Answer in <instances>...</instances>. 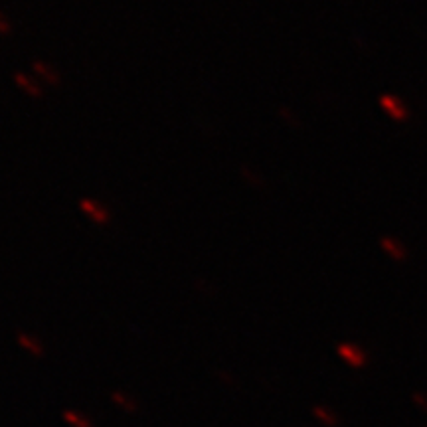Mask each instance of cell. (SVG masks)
Instances as JSON below:
<instances>
[{"instance_id":"1","label":"cell","mask_w":427,"mask_h":427,"mask_svg":"<svg viewBox=\"0 0 427 427\" xmlns=\"http://www.w3.org/2000/svg\"><path fill=\"white\" fill-rule=\"evenodd\" d=\"M380 107L386 111V115H390L398 123L409 119V109L398 95H382L380 97Z\"/></svg>"},{"instance_id":"2","label":"cell","mask_w":427,"mask_h":427,"mask_svg":"<svg viewBox=\"0 0 427 427\" xmlns=\"http://www.w3.org/2000/svg\"><path fill=\"white\" fill-rule=\"evenodd\" d=\"M339 354L342 360L346 362L352 368H364L368 364V356L362 351L360 346L352 344V342H344L339 346Z\"/></svg>"},{"instance_id":"3","label":"cell","mask_w":427,"mask_h":427,"mask_svg":"<svg viewBox=\"0 0 427 427\" xmlns=\"http://www.w3.org/2000/svg\"><path fill=\"white\" fill-rule=\"evenodd\" d=\"M380 245H382L384 252L388 253L392 259H395V262H405L407 259V250H405L402 241L394 240V238H382Z\"/></svg>"},{"instance_id":"4","label":"cell","mask_w":427,"mask_h":427,"mask_svg":"<svg viewBox=\"0 0 427 427\" xmlns=\"http://www.w3.org/2000/svg\"><path fill=\"white\" fill-rule=\"evenodd\" d=\"M18 342L22 344L26 351L32 352L34 356H42L44 354V346H42V342L36 339V337H30L26 332H18Z\"/></svg>"},{"instance_id":"5","label":"cell","mask_w":427,"mask_h":427,"mask_svg":"<svg viewBox=\"0 0 427 427\" xmlns=\"http://www.w3.org/2000/svg\"><path fill=\"white\" fill-rule=\"evenodd\" d=\"M313 414H315V417L320 419L327 427H339V417H337V414H334L332 409H329V407H325V405H315V407H313Z\"/></svg>"},{"instance_id":"6","label":"cell","mask_w":427,"mask_h":427,"mask_svg":"<svg viewBox=\"0 0 427 427\" xmlns=\"http://www.w3.org/2000/svg\"><path fill=\"white\" fill-rule=\"evenodd\" d=\"M81 210L86 212V214H89L91 218L95 219V222H99V224H105L107 222V212L103 208H99V204H95V202H91V200H81Z\"/></svg>"},{"instance_id":"7","label":"cell","mask_w":427,"mask_h":427,"mask_svg":"<svg viewBox=\"0 0 427 427\" xmlns=\"http://www.w3.org/2000/svg\"><path fill=\"white\" fill-rule=\"evenodd\" d=\"M14 79H16V83H18L28 95H34V97H40V95H42V89L38 88V83H36L34 79H30V77H26L24 74H16Z\"/></svg>"},{"instance_id":"8","label":"cell","mask_w":427,"mask_h":427,"mask_svg":"<svg viewBox=\"0 0 427 427\" xmlns=\"http://www.w3.org/2000/svg\"><path fill=\"white\" fill-rule=\"evenodd\" d=\"M64 417H66L67 423H72L74 427H93L91 419L83 416V414H79V412L67 409V412H64Z\"/></svg>"},{"instance_id":"9","label":"cell","mask_w":427,"mask_h":427,"mask_svg":"<svg viewBox=\"0 0 427 427\" xmlns=\"http://www.w3.org/2000/svg\"><path fill=\"white\" fill-rule=\"evenodd\" d=\"M111 400L117 405H121L123 409H127V412H137V404L133 402L129 395L121 394V392H113V394H111Z\"/></svg>"},{"instance_id":"10","label":"cell","mask_w":427,"mask_h":427,"mask_svg":"<svg viewBox=\"0 0 427 427\" xmlns=\"http://www.w3.org/2000/svg\"><path fill=\"white\" fill-rule=\"evenodd\" d=\"M34 69H36V72H38L40 76L44 77L46 81H52V83H55V81H57V76H55L54 72H52L50 67L46 66V64H42V62H36V64H34Z\"/></svg>"},{"instance_id":"11","label":"cell","mask_w":427,"mask_h":427,"mask_svg":"<svg viewBox=\"0 0 427 427\" xmlns=\"http://www.w3.org/2000/svg\"><path fill=\"white\" fill-rule=\"evenodd\" d=\"M11 30H12L11 22L6 20V16L0 14V34H11Z\"/></svg>"},{"instance_id":"12","label":"cell","mask_w":427,"mask_h":427,"mask_svg":"<svg viewBox=\"0 0 427 427\" xmlns=\"http://www.w3.org/2000/svg\"><path fill=\"white\" fill-rule=\"evenodd\" d=\"M414 402H416L421 409H427V395L426 394H416L414 395Z\"/></svg>"}]
</instances>
